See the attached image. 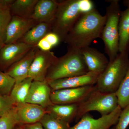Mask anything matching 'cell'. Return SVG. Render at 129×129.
<instances>
[{"label": "cell", "instance_id": "cb8c5ba5", "mask_svg": "<svg viewBox=\"0 0 129 129\" xmlns=\"http://www.w3.org/2000/svg\"><path fill=\"white\" fill-rule=\"evenodd\" d=\"M44 129H70L69 123L53 117L48 113L45 114L40 121Z\"/></svg>", "mask_w": 129, "mask_h": 129}, {"label": "cell", "instance_id": "8fae6325", "mask_svg": "<svg viewBox=\"0 0 129 129\" xmlns=\"http://www.w3.org/2000/svg\"><path fill=\"white\" fill-rule=\"evenodd\" d=\"M38 23L32 18H24L12 16L6 31L5 44L17 42Z\"/></svg>", "mask_w": 129, "mask_h": 129}, {"label": "cell", "instance_id": "30bf717a", "mask_svg": "<svg viewBox=\"0 0 129 129\" xmlns=\"http://www.w3.org/2000/svg\"><path fill=\"white\" fill-rule=\"evenodd\" d=\"M34 47L19 42L4 45L0 50V68L7 69L24 56Z\"/></svg>", "mask_w": 129, "mask_h": 129}, {"label": "cell", "instance_id": "74e56055", "mask_svg": "<svg viewBox=\"0 0 129 129\" xmlns=\"http://www.w3.org/2000/svg\"><path fill=\"white\" fill-rule=\"evenodd\" d=\"M110 129H115V127H113V128H111Z\"/></svg>", "mask_w": 129, "mask_h": 129}, {"label": "cell", "instance_id": "603a6c76", "mask_svg": "<svg viewBox=\"0 0 129 129\" xmlns=\"http://www.w3.org/2000/svg\"><path fill=\"white\" fill-rule=\"evenodd\" d=\"M118 105L122 109L129 104V68L126 75L115 92Z\"/></svg>", "mask_w": 129, "mask_h": 129}, {"label": "cell", "instance_id": "1f68e13d", "mask_svg": "<svg viewBox=\"0 0 129 129\" xmlns=\"http://www.w3.org/2000/svg\"><path fill=\"white\" fill-rule=\"evenodd\" d=\"M37 47L40 50L44 51H50L52 47L45 38H43L37 44Z\"/></svg>", "mask_w": 129, "mask_h": 129}, {"label": "cell", "instance_id": "d6986e66", "mask_svg": "<svg viewBox=\"0 0 129 129\" xmlns=\"http://www.w3.org/2000/svg\"><path fill=\"white\" fill-rule=\"evenodd\" d=\"M79 104H53L46 109L47 113L55 117L70 123L75 118Z\"/></svg>", "mask_w": 129, "mask_h": 129}, {"label": "cell", "instance_id": "5bb4252c", "mask_svg": "<svg viewBox=\"0 0 129 129\" xmlns=\"http://www.w3.org/2000/svg\"><path fill=\"white\" fill-rule=\"evenodd\" d=\"M16 109L17 120L20 125L40 122L47 113L45 109L41 106L27 103L17 104Z\"/></svg>", "mask_w": 129, "mask_h": 129}, {"label": "cell", "instance_id": "d4e9b609", "mask_svg": "<svg viewBox=\"0 0 129 129\" xmlns=\"http://www.w3.org/2000/svg\"><path fill=\"white\" fill-rule=\"evenodd\" d=\"M10 6L0 7V45H5L6 31L11 19Z\"/></svg>", "mask_w": 129, "mask_h": 129}, {"label": "cell", "instance_id": "d590c367", "mask_svg": "<svg viewBox=\"0 0 129 129\" xmlns=\"http://www.w3.org/2000/svg\"><path fill=\"white\" fill-rule=\"evenodd\" d=\"M15 129H25L23 126H22V125H20L18 126Z\"/></svg>", "mask_w": 129, "mask_h": 129}, {"label": "cell", "instance_id": "4dcf8cb0", "mask_svg": "<svg viewBox=\"0 0 129 129\" xmlns=\"http://www.w3.org/2000/svg\"><path fill=\"white\" fill-rule=\"evenodd\" d=\"M44 38L50 43L52 47L57 45L59 42H60L58 36L52 32L48 33Z\"/></svg>", "mask_w": 129, "mask_h": 129}, {"label": "cell", "instance_id": "3957f363", "mask_svg": "<svg viewBox=\"0 0 129 129\" xmlns=\"http://www.w3.org/2000/svg\"><path fill=\"white\" fill-rule=\"evenodd\" d=\"M129 68V54L118 53L114 60L109 61L106 69L98 76L95 86L104 93H115Z\"/></svg>", "mask_w": 129, "mask_h": 129}, {"label": "cell", "instance_id": "52a82bcc", "mask_svg": "<svg viewBox=\"0 0 129 129\" xmlns=\"http://www.w3.org/2000/svg\"><path fill=\"white\" fill-rule=\"evenodd\" d=\"M95 89L94 85L52 91L51 100L53 104H79L85 100Z\"/></svg>", "mask_w": 129, "mask_h": 129}, {"label": "cell", "instance_id": "83f0119b", "mask_svg": "<svg viewBox=\"0 0 129 129\" xmlns=\"http://www.w3.org/2000/svg\"><path fill=\"white\" fill-rule=\"evenodd\" d=\"M16 106L10 95H0V117L4 115Z\"/></svg>", "mask_w": 129, "mask_h": 129}, {"label": "cell", "instance_id": "9c48e42d", "mask_svg": "<svg viewBox=\"0 0 129 129\" xmlns=\"http://www.w3.org/2000/svg\"><path fill=\"white\" fill-rule=\"evenodd\" d=\"M122 109L118 106L111 113L98 119L94 118L91 115L86 114L70 129H110L112 126L117 124Z\"/></svg>", "mask_w": 129, "mask_h": 129}, {"label": "cell", "instance_id": "9a60e30c", "mask_svg": "<svg viewBox=\"0 0 129 129\" xmlns=\"http://www.w3.org/2000/svg\"><path fill=\"white\" fill-rule=\"evenodd\" d=\"M89 72L101 74L108 65L109 60L96 48L87 47L81 50Z\"/></svg>", "mask_w": 129, "mask_h": 129}, {"label": "cell", "instance_id": "e575fe53", "mask_svg": "<svg viewBox=\"0 0 129 129\" xmlns=\"http://www.w3.org/2000/svg\"><path fill=\"white\" fill-rule=\"evenodd\" d=\"M123 3L125 6L129 8V0H124L123 1Z\"/></svg>", "mask_w": 129, "mask_h": 129}, {"label": "cell", "instance_id": "f1b7e54d", "mask_svg": "<svg viewBox=\"0 0 129 129\" xmlns=\"http://www.w3.org/2000/svg\"><path fill=\"white\" fill-rule=\"evenodd\" d=\"M129 125V104L120 113L115 129H126Z\"/></svg>", "mask_w": 129, "mask_h": 129}, {"label": "cell", "instance_id": "4fadbf2b", "mask_svg": "<svg viewBox=\"0 0 129 129\" xmlns=\"http://www.w3.org/2000/svg\"><path fill=\"white\" fill-rule=\"evenodd\" d=\"M99 75L95 73L88 72L83 75L47 81L52 90L55 91L94 85L96 83Z\"/></svg>", "mask_w": 129, "mask_h": 129}, {"label": "cell", "instance_id": "6da1fadb", "mask_svg": "<svg viewBox=\"0 0 129 129\" xmlns=\"http://www.w3.org/2000/svg\"><path fill=\"white\" fill-rule=\"evenodd\" d=\"M103 16L94 8L83 13L67 36L64 42L68 47L81 50L89 46L92 41L100 38L106 23Z\"/></svg>", "mask_w": 129, "mask_h": 129}, {"label": "cell", "instance_id": "ba28073f", "mask_svg": "<svg viewBox=\"0 0 129 129\" xmlns=\"http://www.w3.org/2000/svg\"><path fill=\"white\" fill-rule=\"evenodd\" d=\"M57 58L53 52L41 50L37 47L29 69L28 77L31 78L33 81L45 80L49 69Z\"/></svg>", "mask_w": 129, "mask_h": 129}, {"label": "cell", "instance_id": "277c9868", "mask_svg": "<svg viewBox=\"0 0 129 129\" xmlns=\"http://www.w3.org/2000/svg\"><path fill=\"white\" fill-rule=\"evenodd\" d=\"M109 2L110 5L106 8V23L100 38L104 42L109 61H112L119 53L118 24L122 11L119 1L112 0Z\"/></svg>", "mask_w": 129, "mask_h": 129}, {"label": "cell", "instance_id": "7402d4cb", "mask_svg": "<svg viewBox=\"0 0 129 129\" xmlns=\"http://www.w3.org/2000/svg\"><path fill=\"white\" fill-rule=\"evenodd\" d=\"M33 81L31 78L28 77L21 82L15 83L10 96L16 105L25 103V99Z\"/></svg>", "mask_w": 129, "mask_h": 129}, {"label": "cell", "instance_id": "2e32d148", "mask_svg": "<svg viewBox=\"0 0 129 129\" xmlns=\"http://www.w3.org/2000/svg\"><path fill=\"white\" fill-rule=\"evenodd\" d=\"M37 47H34L24 56L8 68L5 72L19 83L28 77L30 66L34 58Z\"/></svg>", "mask_w": 129, "mask_h": 129}, {"label": "cell", "instance_id": "7a4b0ae2", "mask_svg": "<svg viewBox=\"0 0 129 129\" xmlns=\"http://www.w3.org/2000/svg\"><path fill=\"white\" fill-rule=\"evenodd\" d=\"M88 72L81 50L68 47L67 53L58 57L49 69L45 80L79 76Z\"/></svg>", "mask_w": 129, "mask_h": 129}, {"label": "cell", "instance_id": "836d02e7", "mask_svg": "<svg viewBox=\"0 0 129 129\" xmlns=\"http://www.w3.org/2000/svg\"><path fill=\"white\" fill-rule=\"evenodd\" d=\"M14 0H0V7L11 6Z\"/></svg>", "mask_w": 129, "mask_h": 129}, {"label": "cell", "instance_id": "8992f818", "mask_svg": "<svg viewBox=\"0 0 129 129\" xmlns=\"http://www.w3.org/2000/svg\"><path fill=\"white\" fill-rule=\"evenodd\" d=\"M118 106L115 93H104L96 88L85 100L79 104L75 119L79 120L90 111H97L102 116L108 115Z\"/></svg>", "mask_w": 129, "mask_h": 129}, {"label": "cell", "instance_id": "7c38bea8", "mask_svg": "<svg viewBox=\"0 0 129 129\" xmlns=\"http://www.w3.org/2000/svg\"><path fill=\"white\" fill-rule=\"evenodd\" d=\"M52 91L46 80L33 81L25 102L39 105L46 109L53 104L51 98Z\"/></svg>", "mask_w": 129, "mask_h": 129}, {"label": "cell", "instance_id": "e0dca14e", "mask_svg": "<svg viewBox=\"0 0 129 129\" xmlns=\"http://www.w3.org/2000/svg\"><path fill=\"white\" fill-rule=\"evenodd\" d=\"M58 3V1L56 0H39L35 7L32 18L38 23L45 22L52 24Z\"/></svg>", "mask_w": 129, "mask_h": 129}, {"label": "cell", "instance_id": "ac0fdd59", "mask_svg": "<svg viewBox=\"0 0 129 129\" xmlns=\"http://www.w3.org/2000/svg\"><path fill=\"white\" fill-rule=\"evenodd\" d=\"M51 32H52V24L39 23L29 30L18 42L36 47L40 41Z\"/></svg>", "mask_w": 129, "mask_h": 129}, {"label": "cell", "instance_id": "8d00e7d4", "mask_svg": "<svg viewBox=\"0 0 129 129\" xmlns=\"http://www.w3.org/2000/svg\"><path fill=\"white\" fill-rule=\"evenodd\" d=\"M3 46L2 45H0V50H1V49L2 48V47Z\"/></svg>", "mask_w": 129, "mask_h": 129}, {"label": "cell", "instance_id": "4316f807", "mask_svg": "<svg viewBox=\"0 0 129 129\" xmlns=\"http://www.w3.org/2000/svg\"><path fill=\"white\" fill-rule=\"evenodd\" d=\"M16 81L6 73L0 72V95H10Z\"/></svg>", "mask_w": 129, "mask_h": 129}, {"label": "cell", "instance_id": "ffe728a7", "mask_svg": "<svg viewBox=\"0 0 129 129\" xmlns=\"http://www.w3.org/2000/svg\"><path fill=\"white\" fill-rule=\"evenodd\" d=\"M119 53L129 54V8L121 12L118 24Z\"/></svg>", "mask_w": 129, "mask_h": 129}, {"label": "cell", "instance_id": "f546056e", "mask_svg": "<svg viewBox=\"0 0 129 129\" xmlns=\"http://www.w3.org/2000/svg\"><path fill=\"white\" fill-rule=\"evenodd\" d=\"M79 5L83 13L89 11L94 8L93 3L90 0H80Z\"/></svg>", "mask_w": 129, "mask_h": 129}, {"label": "cell", "instance_id": "44dd1931", "mask_svg": "<svg viewBox=\"0 0 129 129\" xmlns=\"http://www.w3.org/2000/svg\"><path fill=\"white\" fill-rule=\"evenodd\" d=\"M39 0H14L10 7L12 16L24 18H32Z\"/></svg>", "mask_w": 129, "mask_h": 129}, {"label": "cell", "instance_id": "5b68a950", "mask_svg": "<svg viewBox=\"0 0 129 129\" xmlns=\"http://www.w3.org/2000/svg\"><path fill=\"white\" fill-rule=\"evenodd\" d=\"M80 0L58 1V6L52 23V32L64 42L73 26L83 13Z\"/></svg>", "mask_w": 129, "mask_h": 129}, {"label": "cell", "instance_id": "484cf974", "mask_svg": "<svg viewBox=\"0 0 129 129\" xmlns=\"http://www.w3.org/2000/svg\"><path fill=\"white\" fill-rule=\"evenodd\" d=\"M17 124L16 106L0 117V129H15V126Z\"/></svg>", "mask_w": 129, "mask_h": 129}, {"label": "cell", "instance_id": "d6a6232c", "mask_svg": "<svg viewBox=\"0 0 129 129\" xmlns=\"http://www.w3.org/2000/svg\"><path fill=\"white\" fill-rule=\"evenodd\" d=\"M23 127L25 129H44L40 122L33 124L25 125Z\"/></svg>", "mask_w": 129, "mask_h": 129}]
</instances>
